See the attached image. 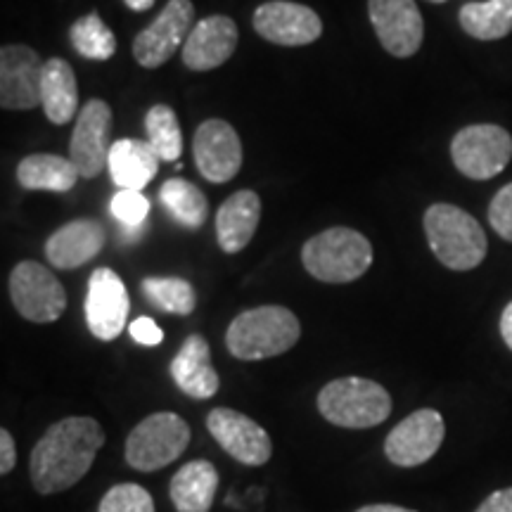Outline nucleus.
I'll return each instance as SVG.
<instances>
[{
  "label": "nucleus",
  "instance_id": "1",
  "mask_svg": "<svg viewBox=\"0 0 512 512\" xmlns=\"http://www.w3.org/2000/svg\"><path fill=\"white\" fill-rule=\"evenodd\" d=\"M102 446L105 430L95 418L72 415L55 422L31 451V484L43 496L72 489L91 470Z\"/></svg>",
  "mask_w": 512,
  "mask_h": 512
},
{
  "label": "nucleus",
  "instance_id": "2",
  "mask_svg": "<svg viewBox=\"0 0 512 512\" xmlns=\"http://www.w3.org/2000/svg\"><path fill=\"white\" fill-rule=\"evenodd\" d=\"M302 337V325L285 306H256L233 318L226 332L230 356L240 361H266L290 351Z\"/></svg>",
  "mask_w": 512,
  "mask_h": 512
},
{
  "label": "nucleus",
  "instance_id": "3",
  "mask_svg": "<svg viewBox=\"0 0 512 512\" xmlns=\"http://www.w3.org/2000/svg\"><path fill=\"white\" fill-rule=\"evenodd\" d=\"M425 235L439 264L451 271H472L486 259L489 240L475 216L456 204L437 202L425 211Z\"/></svg>",
  "mask_w": 512,
  "mask_h": 512
},
{
  "label": "nucleus",
  "instance_id": "4",
  "mask_svg": "<svg viewBox=\"0 0 512 512\" xmlns=\"http://www.w3.org/2000/svg\"><path fill=\"white\" fill-rule=\"evenodd\" d=\"M302 264L320 283H354L373 266V245L354 228H328L306 240Z\"/></svg>",
  "mask_w": 512,
  "mask_h": 512
},
{
  "label": "nucleus",
  "instance_id": "5",
  "mask_svg": "<svg viewBox=\"0 0 512 512\" xmlns=\"http://www.w3.org/2000/svg\"><path fill=\"white\" fill-rule=\"evenodd\" d=\"M318 411L325 420L347 430L382 425L392 413V396L380 382L366 377H339L320 389Z\"/></svg>",
  "mask_w": 512,
  "mask_h": 512
},
{
  "label": "nucleus",
  "instance_id": "6",
  "mask_svg": "<svg viewBox=\"0 0 512 512\" xmlns=\"http://www.w3.org/2000/svg\"><path fill=\"white\" fill-rule=\"evenodd\" d=\"M190 444V425L181 415L162 411L147 415L126 439V463L138 472H157L176 463Z\"/></svg>",
  "mask_w": 512,
  "mask_h": 512
},
{
  "label": "nucleus",
  "instance_id": "7",
  "mask_svg": "<svg viewBox=\"0 0 512 512\" xmlns=\"http://www.w3.org/2000/svg\"><path fill=\"white\" fill-rule=\"evenodd\" d=\"M451 159L463 176L489 181L510 164L512 136L496 124L465 126L451 140Z\"/></svg>",
  "mask_w": 512,
  "mask_h": 512
},
{
  "label": "nucleus",
  "instance_id": "8",
  "mask_svg": "<svg viewBox=\"0 0 512 512\" xmlns=\"http://www.w3.org/2000/svg\"><path fill=\"white\" fill-rule=\"evenodd\" d=\"M8 287L17 313L31 323H55L67 309L62 283L38 261H19L12 268Z\"/></svg>",
  "mask_w": 512,
  "mask_h": 512
},
{
  "label": "nucleus",
  "instance_id": "9",
  "mask_svg": "<svg viewBox=\"0 0 512 512\" xmlns=\"http://www.w3.org/2000/svg\"><path fill=\"white\" fill-rule=\"evenodd\" d=\"M195 5L190 0H169L150 27L133 41V57L143 69H157L185 46L195 24Z\"/></svg>",
  "mask_w": 512,
  "mask_h": 512
},
{
  "label": "nucleus",
  "instance_id": "10",
  "mask_svg": "<svg viewBox=\"0 0 512 512\" xmlns=\"http://www.w3.org/2000/svg\"><path fill=\"white\" fill-rule=\"evenodd\" d=\"M128 311H131V297L124 280L112 268H95L88 278L86 302H83L91 335L100 342H114L126 328Z\"/></svg>",
  "mask_w": 512,
  "mask_h": 512
},
{
  "label": "nucleus",
  "instance_id": "11",
  "mask_svg": "<svg viewBox=\"0 0 512 512\" xmlns=\"http://www.w3.org/2000/svg\"><path fill=\"white\" fill-rule=\"evenodd\" d=\"M112 145V107L105 100H88L76 117L72 143H69V159L79 176H100L110 159Z\"/></svg>",
  "mask_w": 512,
  "mask_h": 512
},
{
  "label": "nucleus",
  "instance_id": "12",
  "mask_svg": "<svg viewBox=\"0 0 512 512\" xmlns=\"http://www.w3.org/2000/svg\"><path fill=\"white\" fill-rule=\"evenodd\" d=\"M446 437V425L439 411L420 408L403 418L384 439V453L396 467H418L434 458Z\"/></svg>",
  "mask_w": 512,
  "mask_h": 512
},
{
  "label": "nucleus",
  "instance_id": "13",
  "mask_svg": "<svg viewBox=\"0 0 512 512\" xmlns=\"http://www.w3.org/2000/svg\"><path fill=\"white\" fill-rule=\"evenodd\" d=\"M207 430L230 458L259 467L271 460L273 441L259 422L233 408H214L207 415Z\"/></svg>",
  "mask_w": 512,
  "mask_h": 512
},
{
  "label": "nucleus",
  "instance_id": "14",
  "mask_svg": "<svg viewBox=\"0 0 512 512\" xmlns=\"http://www.w3.org/2000/svg\"><path fill=\"white\" fill-rule=\"evenodd\" d=\"M254 31L268 43L285 48L311 46L323 36V22L318 12L292 0H271L259 5L252 17Z\"/></svg>",
  "mask_w": 512,
  "mask_h": 512
},
{
  "label": "nucleus",
  "instance_id": "15",
  "mask_svg": "<svg viewBox=\"0 0 512 512\" xmlns=\"http://www.w3.org/2000/svg\"><path fill=\"white\" fill-rule=\"evenodd\" d=\"M197 171L209 183H228L242 169V143L238 131L223 119H207L192 138Z\"/></svg>",
  "mask_w": 512,
  "mask_h": 512
},
{
  "label": "nucleus",
  "instance_id": "16",
  "mask_svg": "<svg viewBox=\"0 0 512 512\" xmlns=\"http://www.w3.org/2000/svg\"><path fill=\"white\" fill-rule=\"evenodd\" d=\"M46 62L29 46H3L0 50V107L34 110L43 98Z\"/></svg>",
  "mask_w": 512,
  "mask_h": 512
},
{
  "label": "nucleus",
  "instance_id": "17",
  "mask_svg": "<svg viewBox=\"0 0 512 512\" xmlns=\"http://www.w3.org/2000/svg\"><path fill=\"white\" fill-rule=\"evenodd\" d=\"M368 17L382 48L394 57H413L425 38L415 0H368Z\"/></svg>",
  "mask_w": 512,
  "mask_h": 512
},
{
  "label": "nucleus",
  "instance_id": "18",
  "mask_svg": "<svg viewBox=\"0 0 512 512\" xmlns=\"http://www.w3.org/2000/svg\"><path fill=\"white\" fill-rule=\"evenodd\" d=\"M238 24L226 15H209L200 19L183 46V64L192 72H211L233 57L238 48Z\"/></svg>",
  "mask_w": 512,
  "mask_h": 512
},
{
  "label": "nucleus",
  "instance_id": "19",
  "mask_svg": "<svg viewBox=\"0 0 512 512\" xmlns=\"http://www.w3.org/2000/svg\"><path fill=\"white\" fill-rule=\"evenodd\" d=\"M107 235L100 221L76 219L67 226L57 228L46 240L48 264L60 271H74L88 261L95 259L105 249Z\"/></svg>",
  "mask_w": 512,
  "mask_h": 512
},
{
  "label": "nucleus",
  "instance_id": "20",
  "mask_svg": "<svg viewBox=\"0 0 512 512\" xmlns=\"http://www.w3.org/2000/svg\"><path fill=\"white\" fill-rule=\"evenodd\" d=\"M171 377L185 396L207 401L219 392L221 377L211 366L209 342L202 335H190L171 361Z\"/></svg>",
  "mask_w": 512,
  "mask_h": 512
},
{
  "label": "nucleus",
  "instance_id": "21",
  "mask_svg": "<svg viewBox=\"0 0 512 512\" xmlns=\"http://www.w3.org/2000/svg\"><path fill=\"white\" fill-rule=\"evenodd\" d=\"M261 219V200L254 190H238L216 211V238L226 254H238L252 242Z\"/></svg>",
  "mask_w": 512,
  "mask_h": 512
},
{
  "label": "nucleus",
  "instance_id": "22",
  "mask_svg": "<svg viewBox=\"0 0 512 512\" xmlns=\"http://www.w3.org/2000/svg\"><path fill=\"white\" fill-rule=\"evenodd\" d=\"M159 155L150 143L136 138H121L112 145L107 169H110L112 183L119 185V190H138L150 185L152 178L159 171Z\"/></svg>",
  "mask_w": 512,
  "mask_h": 512
},
{
  "label": "nucleus",
  "instance_id": "23",
  "mask_svg": "<svg viewBox=\"0 0 512 512\" xmlns=\"http://www.w3.org/2000/svg\"><path fill=\"white\" fill-rule=\"evenodd\" d=\"M219 491V470L209 460H190L171 477L169 496L178 512H209Z\"/></svg>",
  "mask_w": 512,
  "mask_h": 512
},
{
  "label": "nucleus",
  "instance_id": "24",
  "mask_svg": "<svg viewBox=\"0 0 512 512\" xmlns=\"http://www.w3.org/2000/svg\"><path fill=\"white\" fill-rule=\"evenodd\" d=\"M43 114L50 124L64 126L76 117L79 110V83L72 64L62 57H53L43 69Z\"/></svg>",
  "mask_w": 512,
  "mask_h": 512
},
{
  "label": "nucleus",
  "instance_id": "25",
  "mask_svg": "<svg viewBox=\"0 0 512 512\" xmlns=\"http://www.w3.org/2000/svg\"><path fill=\"white\" fill-rule=\"evenodd\" d=\"M79 171L72 159L60 155H38L24 157L17 166V183L24 190H48V192H69L79 181Z\"/></svg>",
  "mask_w": 512,
  "mask_h": 512
},
{
  "label": "nucleus",
  "instance_id": "26",
  "mask_svg": "<svg viewBox=\"0 0 512 512\" xmlns=\"http://www.w3.org/2000/svg\"><path fill=\"white\" fill-rule=\"evenodd\" d=\"M460 27L477 41H498L512 31V0L465 3L458 12Z\"/></svg>",
  "mask_w": 512,
  "mask_h": 512
},
{
  "label": "nucleus",
  "instance_id": "27",
  "mask_svg": "<svg viewBox=\"0 0 512 512\" xmlns=\"http://www.w3.org/2000/svg\"><path fill=\"white\" fill-rule=\"evenodd\" d=\"M159 202L169 211L171 219L192 230L202 228L209 216L207 195L185 178H169L159 188Z\"/></svg>",
  "mask_w": 512,
  "mask_h": 512
},
{
  "label": "nucleus",
  "instance_id": "28",
  "mask_svg": "<svg viewBox=\"0 0 512 512\" xmlns=\"http://www.w3.org/2000/svg\"><path fill=\"white\" fill-rule=\"evenodd\" d=\"M69 43L81 57L93 62H107L117 53V36L102 22L98 12L76 19L69 29Z\"/></svg>",
  "mask_w": 512,
  "mask_h": 512
},
{
  "label": "nucleus",
  "instance_id": "29",
  "mask_svg": "<svg viewBox=\"0 0 512 512\" xmlns=\"http://www.w3.org/2000/svg\"><path fill=\"white\" fill-rule=\"evenodd\" d=\"M147 143L155 147L162 162H178L183 155V133L176 112L169 105H155L145 114Z\"/></svg>",
  "mask_w": 512,
  "mask_h": 512
},
{
  "label": "nucleus",
  "instance_id": "30",
  "mask_svg": "<svg viewBox=\"0 0 512 512\" xmlns=\"http://www.w3.org/2000/svg\"><path fill=\"white\" fill-rule=\"evenodd\" d=\"M140 290L152 306L174 316H190L197 306L195 287L183 278H145Z\"/></svg>",
  "mask_w": 512,
  "mask_h": 512
},
{
  "label": "nucleus",
  "instance_id": "31",
  "mask_svg": "<svg viewBox=\"0 0 512 512\" xmlns=\"http://www.w3.org/2000/svg\"><path fill=\"white\" fill-rule=\"evenodd\" d=\"M110 211L128 238H138L150 214V200L138 190H119L112 197Z\"/></svg>",
  "mask_w": 512,
  "mask_h": 512
},
{
  "label": "nucleus",
  "instance_id": "32",
  "mask_svg": "<svg viewBox=\"0 0 512 512\" xmlns=\"http://www.w3.org/2000/svg\"><path fill=\"white\" fill-rule=\"evenodd\" d=\"M98 512H157L155 498L140 484L124 482L102 496Z\"/></svg>",
  "mask_w": 512,
  "mask_h": 512
},
{
  "label": "nucleus",
  "instance_id": "33",
  "mask_svg": "<svg viewBox=\"0 0 512 512\" xmlns=\"http://www.w3.org/2000/svg\"><path fill=\"white\" fill-rule=\"evenodd\" d=\"M489 223L505 242H512V183L503 185L491 200Z\"/></svg>",
  "mask_w": 512,
  "mask_h": 512
},
{
  "label": "nucleus",
  "instance_id": "34",
  "mask_svg": "<svg viewBox=\"0 0 512 512\" xmlns=\"http://www.w3.org/2000/svg\"><path fill=\"white\" fill-rule=\"evenodd\" d=\"M128 335L133 337V342L143 344V347H157V344L164 342V330L147 316L133 320V323L128 325Z\"/></svg>",
  "mask_w": 512,
  "mask_h": 512
},
{
  "label": "nucleus",
  "instance_id": "35",
  "mask_svg": "<svg viewBox=\"0 0 512 512\" xmlns=\"http://www.w3.org/2000/svg\"><path fill=\"white\" fill-rule=\"evenodd\" d=\"M17 465L15 439L8 430H0V475H10Z\"/></svg>",
  "mask_w": 512,
  "mask_h": 512
},
{
  "label": "nucleus",
  "instance_id": "36",
  "mask_svg": "<svg viewBox=\"0 0 512 512\" xmlns=\"http://www.w3.org/2000/svg\"><path fill=\"white\" fill-rule=\"evenodd\" d=\"M475 512H512V486L508 489H498Z\"/></svg>",
  "mask_w": 512,
  "mask_h": 512
},
{
  "label": "nucleus",
  "instance_id": "37",
  "mask_svg": "<svg viewBox=\"0 0 512 512\" xmlns=\"http://www.w3.org/2000/svg\"><path fill=\"white\" fill-rule=\"evenodd\" d=\"M501 337L503 342L508 344V349L512 351V302L505 306L501 313Z\"/></svg>",
  "mask_w": 512,
  "mask_h": 512
},
{
  "label": "nucleus",
  "instance_id": "38",
  "mask_svg": "<svg viewBox=\"0 0 512 512\" xmlns=\"http://www.w3.org/2000/svg\"><path fill=\"white\" fill-rule=\"evenodd\" d=\"M356 512H415L411 508H401V505H389V503H375V505H363Z\"/></svg>",
  "mask_w": 512,
  "mask_h": 512
},
{
  "label": "nucleus",
  "instance_id": "39",
  "mask_svg": "<svg viewBox=\"0 0 512 512\" xmlns=\"http://www.w3.org/2000/svg\"><path fill=\"white\" fill-rule=\"evenodd\" d=\"M124 5L133 12H145L155 5V0H124Z\"/></svg>",
  "mask_w": 512,
  "mask_h": 512
},
{
  "label": "nucleus",
  "instance_id": "40",
  "mask_svg": "<svg viewBox=\"0 0 512 512\" xmlns=\"http://www.w3.org/2000/svg\"><path fill=\"white\" fill-rule=\"evenodd\" d=\"M427 3H437V5H441V3H446V0H427Z\"/></svg>",
  "mask_w": 512,
  "mask_h": 512
}]
</instances>
